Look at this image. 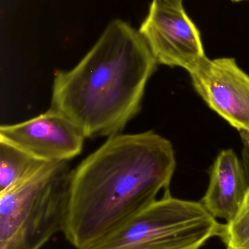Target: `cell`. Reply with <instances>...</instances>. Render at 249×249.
<instances>
[{
  "label": "cell",
  "mask_w": 249,
  "mask_h": 249,
  "mask_svg": "<svg viewBox=\"0 0 249 249\" xmlns=\"http://www.w3.org/2000/svg\"><path fill=\"white\" fill-rule=\"evenodd\" d=\"M175 166L172 143L153 130L108 137L73 171L66 239L90 248L169 190Z\"/></svg>",
  "instance_id": "1"
},
{
  "label": "cell",
  "mask_w": 249,
  "mask_h": 249,
  "mask_svg": "<svg viewBox=\"0 0 249 249\" xmlns=\"http://www.w3.org/2000/svg\"><path fill=\"white\" fill-rule=\"evenodd\" d=\"M157 64L139 31L115 19L73 68L56 71L51 107L86 138L119 134L140 112Z\"/></svg>",
  "instance_id": "2"
},
{
  "label": "cell",
  "mask_w": 249,
  "mask_h": 249,
  "mask_svg": "<svg viewBox=\"0 0 249 249\" xmlns=\"http://www.w3.org/2000/svg\"><path fill=\"white\" fill-rule=\"evenodd\" d=\"M68 162H47L0 193V249H40L64 232L71 200Z\"/></svg>",
  "instance_id": "3"
},
{
  "label": "cell",
  "mask_w": 249,
  "mask_h": 249,
  "mask_svg": "<svg viewBox=\"0 0 249 249\" xmlns=\"http://www.w3.org/2000/svg\"><path fill=\"white\" fill-rule=\"evenodd\" d=\"M223 225L201 202L163 197L87 249H200Z\"/></svg>",
  "instance_id": "4"
},
{
  "label": "cell",
  "mask_w": 249,
  "mask_h": 249,
  "mask_svg": "<svg viewBox=\"0 0 249 249\" xmlns=\"http://www.w3.org/2000/svg\"><path fill=\"white\" fill-rule=\"evenodd\" d=\"M138 31L158 64L188 71L206 57L200 30L184 7L152 0Z\"/></svg>",
  "instance_id": "5"
},
{
  "label": "cell",
  "mask_w": 249,
  "mask_h": 249,
  "mask_svg": "<svg viewBox=\"0 0 249 249\" xmlns=\"http://www.w3.org/2000/svg\"><path fill=\"white\" fill-rule=\"evenodd\" d=\"M188 72L209 107L240 132L249 133V76L235 60L206 56Z\"/></svg>",
  "instance_id": "6"
},
{
  "label": "cell",
  "mask_w": 249,
  "mask_h": 249,
  "mask_svg": "<svg viewBox=\"0 0 249 249\" xmlns=\"http://www.w3.org/2000/svg\"><path fill=\"white\" fill-rule=\"evenodd\" d=\"M85 139L76 124L51 107L27 121L0 127V141L45 162H68L80 155Z\"/></svg>",
  "instance_id": "7"
},
{
  "label": "cell",
  "mask_w": 249,
  "mask_h": 249,
  "mask_svg": "<svg viewBox=\"0 0 249 249\" xmlns=\"http://www.w3.org/2000/svg\"><path fill=\"white\" fill-rule=\"evenodd\" d=\"M249 188L243 163L232 149H225L212 166L209 188L201 203L214 217L230 222L242 206Z\"/></svg>",
  "instance_id": "8"
},
{
  "label": "cell",
  "mask_w": 249,
  "mask_h": 249,
  "mask_svg": "<svg viewBox=\"0 0 249 249\" xmlns=\"http://www.w3.org/2000/svg\"><path fill=\"white\" fill-rule=\"evenodd\" d=\"M47 162L0 141V193L38 172Z\"/></svg>",
  "instance_id": "9"
},
{
  "label": "cell",
  "mask_w": 249,
  "mask_h": 249,
  "mask_svg": "<svg viewBox=\"0 0 249 249\" xmlns=\"http://www.w3.org/2000/svg\"><path fill=\"white\" fill-rule=\"evenodd\" d=\"M220 238L228 249H249V188L235 216L223 225Z\"/></svg>",
  "instance_id": "10"
},
{
  "label": "cell",
  "mask_w": 249,
  "mask_h": 249,
  "mask_svg": "<svg viewBox=\"0 0 249 249\" xmlns=\"http://www.w3.org/2000/svg\"><path fill=\"white\" fill-rule=\"evenodd\" d=\"M243 141L242 163L249 182V133L240 132Z\"/></svg>",
  "instance_id": "11"
},
{
  "label": "cell",
  "mask_w": 249,
  "mask_h": 249,
  "mask_svg": "<svg viewBox=\"0 0 249 249\" xmlns=\"http://www.w3.org/2000/svg\"><path fill=\"white\" fill-rule=\"evenodd\" d=\"M172 7L183 8L184 7V0H160Z\"/></svg>",
  "instance_id": "12"
},
{
  "label": "cell",
  "mask_w": 249,
  "mask_h": 249,
  "mask_svg": "<svg viewBox=\"0 0 249 249\" xmlns=\"http://www.w3.org/2000/svg\"><path fill=\"white\" fill-rule=\"evenodd\" d=\"M233 2H240V1H249V0H231Z\"/></svg>",
  "instance_id": "13"
}]
</instances>
